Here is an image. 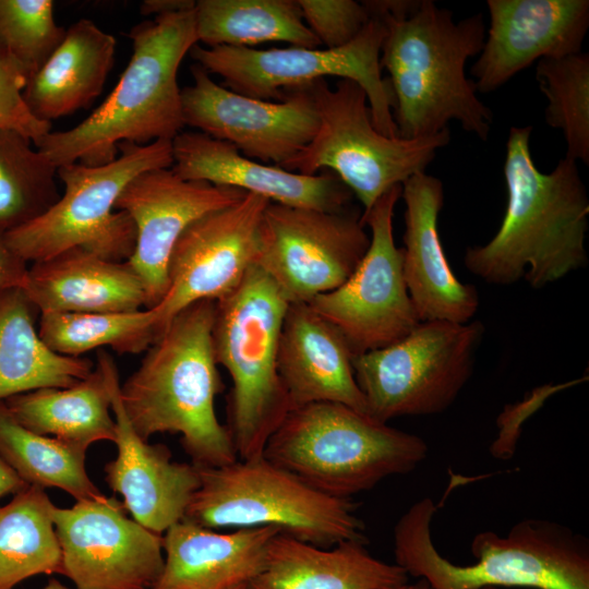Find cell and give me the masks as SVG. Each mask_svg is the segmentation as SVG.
<instances>
[{"label":"cell","instance_id":"6da1fadb","mask_svg":"<svg viewBox=\"0 0 589 589\" xmlns=\"http://www.w3.org/2000/svg\"><path fill=\"white\" fill-rule=\"evenodd\" d=\"M363 2L386 27L380 63L389 74L397 136H432L455 120L485 142L493 115L465 72L483 47V15L455 22L452 11L431 0Z\"/></svg>","mask_w":589,"mask_h":589},{"label":"cell","instance_id":"7a4b0ae2","mask_svg":"<svg viewBox=\"0 0 589 589\" xmlns=\"http://www.w3.org/2000/svg\"><path fill=\"white\" fill-rule=\"evenodd\" d=\"M531 125L513 127L506 142L507 203L501 226L485 244L464 255L469 272L488 284L555 283L588 263L589 200L576 161L562 158L544 173L530 151Z\"/></svg>","mask_w":589,"mask_h":589},{"label":"cell","instance_id":"3957f363","mask_svg":"<svg viewBox=\"0 0 589 589\" xmlns=\"http://www.w3.org/2000/svg\"><path fill=\"white\" fill-rule=\"evenodd\" d=\"M215 301H196L176 314L146 350L140 366L120 385L123 410L145 441L178 433L192 464L201 468L235 462L238 454L215 411L223 390L212 328Z\"/></svg>","mask_w":589,"mask_h":589},{"label":"cell","instance_id":"277c9868","mask_svg":"<svg viewBox=\"0 0 589 589\" xmlns=\"http://www.w3.org/2000/svg\"><path fill=\"white\" fill-rule=\"evenodd\" d=\"M194 9L135 25L129 33L131 59L110 95L81 123L50 131L34 146L59 168L110 163L124 142L172 141L184 127L177 75L197 43Z\"/></svg>","mask_w":589,"mask_h":589},{"label":"cell","instance_id":"5b68a950","mask_svg":"<svg viewBox=\"0 0 589 589\" xmlns=\"http://www.w3.org/2000/svg\"><path fill=\"white\" fill-rule=\"evenodd\" d=\"M435 512L432 498L423 497L394 528L395 564L408 576L425 579L432 589H589L588 540L568 527L530 518L515 524L504 537L481 531L470 544L476 562L456 565L433 544Z\"/></svg>","mask_w":589,"mask_h":589},{"label":"cell","instance_id":"8992f818","mask_svg":"<svg viewBox=\"0 0 589 589\" xmlns=\"http://www.w3.org/2000/svg\"><path fill=\"white\" fill-rule=\"evenodd\" d=\"M428 452L416 434L342 404L314 402L288 413L263 456L321 493L351 498L413 471Z\"/></svg>","mask_w":589,"mask_h":589},{"label":"cell","instance_id":"52a82bcc","mask_svg":"<svg viewBox=\"0 0 589 589\" xmlns=\"http://www.w3.org/2000/svg\"><path fill=\"white\" fill-rule=\"evenodd\" d=\"M288 301L256 265L215 301L212 342L230 378L228 431L240 459L263 456L267 441L293 409L277 368Z\"/></svg>","mask_w":589,"mask_h":589},{"label":"cell","instance_id":"ba28073f","mask_svg":"<svg viewBox=\"0 0 589 589\" xmlns=\"http://www.w3.org/2000/svg\"><path fill=\"white\" fill-rule=\"evenodd\" d=\"M197 468L200 485L184 520L209 529L275 527L321 548L366 542L351 498L321 493L264 456Z\"/></svg>","mask_w":589,"mask_h":589},{"label":"cell","instance_id":"9c48e42d","mask_svg":"<svg viewBox=\"0 0 589 589\" xmlns=\"http://www.w3.org/2000/svg\"><path fill=\"white\" fill-rule=\"evenodd\" d=\"M119 156L99 166L72 163L57 168L64 192L41 215L3 235L23 261L39 262L81 248L113 262L128 261L136 244L132 219L115 205L137 175L171 168L172 141L120 143Z\"/></svg>","mask_w":589,"mask_h":589},{"label":"cell","instance_id":"30bf717a","mask_svg":"<svg viewBox=\"0 0 589 589\" xmlns=\"http://www.w3.org/2000/svg\"><path fill=\"white\" fill-rule=\"evenodd\" d=\"M320 124L312 141L280 168L305 176L322 169L335 173L361 202L364 212L395 185L425 172L449 129L421 139L386 136L373 124L364 89L340 79L334 87L325 79L311 83Z\"/></svg>","mask_w":589,"mask_h":589},{"label":"cell","instance_id":"8fae6325","mask_svg":"<svg viewBox=\"0 0 589 589\" xmlns=\"http://www.w3.org/2000/svg\"><path fill=\"white\" fill-rule=\"evenodd\" d=\"M484 326L420 322L406 337L352 358L368 414L388 421L444 412L470 380Z\"/></svg>","mask_w":589,"mask_h":589},{"label":"cell","instance_id":"7c38bea8","mask_svg":"<svg viewBox=\"0 0 589 589\" xmlns=\"http://www.w3.org/2000/svg\"><path fill=\"white\" fill-rule=\"evenodd\" d=\"M385 36L384 22L372 16L352 41L339 48L195 45L190 55L209 74L220 76L225 87L262 100H281L287 91L325 76L351 80L368 96L374 127L386 136H397L394 94L380 63Z\"/></svg>","mask_w":589,"mask_h":589},{"label":"cell","instance_id":"4fadbf2b","mask_svg":"<svg viewBox=\"0 0 589 589\" xmlns=\"http://www.w3.org/2000/svg\"><path fill=\"white\" fill-rule=\"evenodd\" d=\"M401 185L381 195L361 215L371 231L369 248L350 277L308 304L337 327L353 356L389 346L419 323L402 272V248L395 244L394 209Z\"/></svg>","mask_w":589,"mask_h":589},{"label":"cell","instance_id":"5bb4252c","mask_svg":"<svg viewBox=\"0 0 589 589\" xmlns=\"http://www.w3.org/2000/svg\"><path fill=\"white\" fill-rule=\"evenodd\" d=\"M369 244L359 214L269 202L260 225L255 265L289 304L309 303L342 285Z\"/></svg>","mask_w":589,"mask_h":589},{"label":"cell","instance_id":"9a60e30c","mask_svg":"<svg viewBox=\"0 0 589 589\" xmlns=\"http://www.w3.org/2000/svg\"><path fill=\"white\" fill-rule=\"evenodd\" d=\"M191 73L193 84L181 89L184 125L233 145L248 158L280 167L317 132L320 117L311 83L272 101L230 91L199 64Z\"/></svg>","mask_w":589,"mask_h":589},{"label":"cell","instance_id":"2e32d148","mask_svg":"<svg viewBox=\"0 0 589 589\" xmlns=\"http://www.w3.org/2000/svg\"><path fill=\"white\" fill-rule=\"evenodd\" d=\"M125 512L121 501L106 495L53 507L61 575L76 589H149L157 580L164 566L163 536Z\"/></svg>","mask_w":589,"mask_h":589},{"label":"cell","instance_id":"e0dca14e","mask_svg":"<svg viewBox=\"0 0 589 589\" xmlns=\"http://www.w3.org/2000/svg\"><path fill=\"white\" fill-rule=\"evenodd\" d=\"M268 203L247 193L197 218L181 233L168 262V290L154 306L161 333L182 309L201 300L217 301L239 286L255 265L260 225Z\"/></svg>","mask_w":589,"mask_h":589},{"label":"cell","instance_id":"ac0fdd59","mask_svg":"<svg viewBox=\"0 0 589 589\" xmlns=\"http://www.w3.org/2000/svg\"><path fill=\"white\" fill-rule=\"evenodd\" d=\"M245 194L235 188L182 179L171 168L144 171L125 185L115 209L127 213L135 226L136 244L128 263L145 287L146 309L156 306L168 290L169 257L187 227Z\"/></svg>","mask_w":589,"mask_h":589},{"label":"cell","instance_id":"d6986e66","mask_svg":"<svg viewBox=\"0 0 589 589\" xmlns=\"http://www.w3.org/2000/svg\"><path fill=\"white\" fill-rule=\"evenodd\" d=\"M97 364L107 380L116 423L117 457L105 466V481L122 496L132 518L161 534L183 519L187 506L200 485L199 468L172 460L163 444H149L130 424L120 398L117 365L99 351Z\"/></svg>","mask_w":589,"mask_h":589},{"label":"cell","instance_id":"ffe728a7","mask_svg":"<svg viewBox=\"0 0 589 589\" xmlns=\"http://www.w3.org/2000/svg\"><path fill=\"white\" fill-rule=\"evenodd\" d=\"M490 27L471 73L477 92L496 91L534 61L581 51L588 0H489Z\"/></svg>","mask_w":589,"mask_h":589},{"label":"cell","instance_id":"44dd1931","mask_svg":"<svg viewBox=\"0 0 589 589\" xmlns=\"http://www.w3.org/2000/svg\"><path fill=\"white\" fill-rule=\"evenodd\" d=\"M172 157L171 169L182 179L239 189L286 206L344 212L353 196L330 171L305 176L268 166L201 132L179 133Z\"/></svg>","mask_w":589,"mask_h":589},{"label":"cell","instance_id":"7402d4cb","mask_svg":"<svg viewBox=\"0 0 589 589\" xmlns=\"http://www.w3.org/2000/svg\"><path fill=\"white\" fill-rule=\"evenodd\" d=\"M401 197L406 206L402 272L419 321L470 322L480 304L479 293L458 280L441 242L442 181L417 173L401 184Z\"/></svg>","mask_w":589,"mask_h":589},{"label":"cell","instance_id":"603a6c76","mask_svg":"<svg viewBox=\"0 0 589 589\" xmlns=\"http://www.w3.org/2000/svg\"><path fill=\"white\" fill-rule=\"evenodd\" d=\"M353 353L340 330L308 303L289 304L277 368L293 408L337 402L368 413L353 373Z\"/></svg>","mask_w":589,"mask_h":589},{"label":"cell","instance_id":"cb8c5ba5","mask_svg":"<svg viewBox=\"0 0 589 589\" xmlns=\"http://www.w3.org/2000/svg\"><path fill=\"white\" fill-rule=\"evenodd\" d=\"M275 527L219 532L188 520L163 536L164 566L149 589H239L263 568Z\"/></svg>","mask_w":589,"mask_h":589},{"label":"cell","instance_id":"d4e9b609","mask_svg":"<svg viewBox=\"0 0 589 589\" xmlns=\"http://www.w3.org/2000/svg\"><path fill=\"white\" fill-rule=\"evenodd\" d=\"M23 291L40 313H117L147 308L145 287L125 262L73 248L35 262Z\"/></svg>","mask_w":589,"mask_h":589},{"label":"cell","instance_id":"484cf974","mask_svg":"<svg viewBox=\"0 0 589 589\" xmlns=\"http://www.w3.org/2000/svg\"><path fill=\"white\" fill-rule=\"evenodd\" d=\"M365 543L321 548L278 532L245 589H392L409 581L404 568L374 557Z\"/></svg>","mask_w":589,"mask_h":589},{"label":"cell","instance_id":"4316f807","mask_svg":"<svg viewBox=\"0 0 589 589\" xmlns=\"http://www.w3.org/2000/svg\"><path fill=\"white\" fill-rule=\"evenodd\" d=\"M116 45L115 37L92 20L73 23L46 63L27 81L23 98L31 112L51 122L88 107L104 88Z\"/></svg>","mask_w":589,"mask_h":589},{"label":"cell","instance_id":"83f0119b","mask_svg":"<svg viewBox=\"0 0 589 589\" xmlns=\"http://www.w3.org/2000/svg\"><path fill=\"white\" fill-rule=\"evenodd\" d=\"M22 288L0 291V401L44 387H70L94 370L91 360L49 349Z\"/></svg>","mask_w":589,"mask_h":589},{"label":"cell","instance_id":"f1b7e54d","mask_svg":"<svg viewBox=\"0 0 589 589\" xmlns=\"http://www.w3.org/2000/svg\"><path fill=\"white\" fill-rule=\"evenodd\" d=\"M4 404L27 430L58 438L83 450L116 438L107 380L96 363L93 372L70 387H44L9 397Z\"/></svg>","mask_w":589,"mask_h":589},{"label":"cell","instance_id":"f546056e","mask_svg":"<svg viewBox=\"0 0 589 589\" xmlns=\"http://www.w3.org/2000/svg\"><path fill=\"white\" fill-rule=\"evenodd\" d=\"M197 41L207 47H250L286 41L317 48L297 0H199L194 9Z\"/></svg>","mask_w":589,"mask_h":589},{"label":"cell","instance_id":"4dcf8cb0","mask_svg":"<svg viewBox=\"0 0 589 589\" xmlns=\"http://www.w3.org/2000/svg\"><path fill=\"white\" fill-rule=\"evenodd\" d=\"M55 506L45 490L32 485L0 506V589H13L41 574L61 575Z\"/></svg>","mask_w":589,"mask_h":589},{"label":"cell","instance_id":"1f68e13d","mask_svg":"<svg viewBox=\"0 0 589 589\" xmlns=\"http://www.w3.org/2000/svg\"><path fill=\"white\" fill-rule=\"evenodd\" d=\"M85 455L86 450L22 426L0 401V456L27 485L61 489L76 501L103 497L87 474Z\"/></svg>","mask_w":589,"mask_h":589},{"label":"cell","instance_id":"d6a6232c","mask_svg":"<svg viewBox=\"0 0 589 589\" xmlns=\"http://www.w3.org/2000/svg\"><path fill=\"white\" fill-rule=\"evenodd\" d=\"M39 337L56 353L79 358L104 346L116 352L146 351L161 334L155 308L117 313H40Z\"/></svg>","mask_w":589,"mask_h":589},{"label":"cell","instance_id":"836d02e7","mask_svg":"<svg viewBox=\"0 0 589 589\" xmlns=\"http://www.w3.org/2000/svg\"><path fill=\"white\" fill-rule=\"evenodd\" d=\"M57 168L31 140L0 131V233L41 215L60 194Z\"/></svg>","mask_w":589,"mask_h":589},{"label":"cell","instance_id":"e575fe53","mask_svg":"<svg viewBox=\"0 0 589 589\" xmlns=\"http://www.w3.org/2000/svg\"><path fill=\"white\" fill-rule=\"evenodd\" d=\"M536 80L548 100L544 119L562 131L565 158L589 164V55L578 52L537 62Z\"/></svg>","mask_w":589,"mask_h":589},{"label":"cell","instance_id":"d590c367","mask_svg":"<svg viewBox=\"0 0 589 589\" xmlns=\"http://www.w3.org/2000/svg\"><path fill=\"white\" fill-rule=\"evenodd\" d=\"M65 32L55 20L51 0H0V53L20 63L28 80L46 63Z\"/></svg>","mask_w":589,"mask_h":589},{"label":"cell","instance_id":"8d00e7d4","mask_svg":"<svg viewBox=\"0 0 589 589\" xmlns=\"http://www.w3.org/2000/svg\"><path fill=\"white\" fill-rule=\"evenodd\" d=\"M306 26L322 46L333 49L352 41L371 20L364 2L297 0Z\"/></svg>","mask_w":589,"mask_h":589},{"label":"cell","instance_id":"74e56055","mask_svg":"<svg viewBox=\"0 0 589 589\" xmlns=\"http://www.w3.org/2000/svg\"><path fill=\"white\" fill-rule=\"evenodd\" d=\"M27 81L21 64L0 53V131L17 132L35 145L50 132L51 122L37 119L25 104Z\"/></svg>","mask_w":589,"mask_h":589},{"label":"cell","instance_id":"f35d334b","mask_svg":"<svg viewBox=\"0 0 589 589\" xmlns=\"http://www.w3.org/2000/svg\"><path fill=\"white\" fill-rule=\"evenodd\" d=\"M27 269V263L8 247L0 233V291L23 288Z\"/></svg>","mask_w":589,"mask_h":589},{"label":"cell","instance_id":"ab89813d","mask_svg":"<svg viewBox=\"0 0 589 589\" xmlns=\"http://www.w3.org/2000/svg\"><path fill=\"white\" fill-rule=\"evenodd\" d=\"M193 0H144L140 5L143 15H163L175 12L190 11L195 8Z\"/></svg>","mask_w":589,"mask_h":589},{"label":"cell","instance_id":"60d3db41","mask_svg":"<svg viewBox=\"0 0 589 589\" xmlns=\"http://www.w3.org/2000/svg\"><path fill=\"white\" fill-rule=\"evenodd\" d=\"M27 486L13 468L0 456V497L8 494L14 495Z\"/></svg>","mask_w":589,"mask_h":589},{"label":"cell","instance_id":"b9f144b4","mask_svg":"<svg viewBox=\"0 0 589 589\" xmlns=\"http://www.w3.org/2000/svg\"><path fill=\"white\" fill-rule=\"evenodd\" d=\"M392 589H432V588L425 579L419 578L416 582L410 584L408 581L405 585H401Z\"/></svg>","mask_w":589,"mask_h":589},{"label":"cell","instance_id":"7bdbcfd3","mask_svg":"<svg viewBox=\"0 0 589 589\" xmlns=\"http://www.w3.org/2000/svg\"><path fill=\"white\" fill-rule=\"evenodd\" d=\"M43 589H70L63 586L59 580L51 578Z\"/></svg>","mask_w":589,"mask_h":589},{"label":"cell","instance_id":"ee69618b","mask_svg":"<svg viewBox=\"0 0 589 589\" xmlns=\"http://www.w3.org/2000/svg\"><path fill=\"white\" fill-rule=\"evenodd\" d=\"M482 589H497L495 587H485V588H482Z\"/></svg>","mask_w":589,"mask_h":589},{"label":"cell","instance_id":"f6af8a7d","mask_svg":"<svg viewBox=\"0 0 589 589\" xmlns=\"http://www.w3.org/2000/svg\"><path fill=\"white\" fill-rule=\"evenodd\" d=\"M245 587H247V586H244V587H241V588H239V589H245Z\"/></svg>","mask_w":589,"mask_h":589}]
</instances>
